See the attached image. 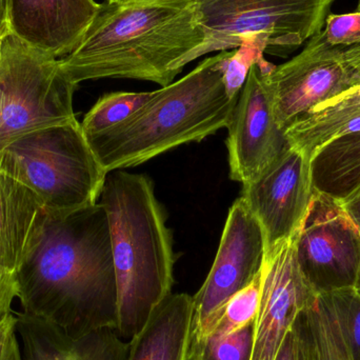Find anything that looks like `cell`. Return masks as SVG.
<instances>
[{"label": "cell", "mask_w": 360, "mask_h": 360, "mask_svg": "<svg viewBox=\"0 0 360 360\" xmlns=\"http://www.w3.org/2000/svg\"><path fill=\"white\" fill-rule=\"evenodd\" d=\"M16 281L23 313L70 336L117 329V283L103 205L44 212Z\"/></svg>", "instance_id": "1"}, {"label": "cell", "mask_w": 360, "mask_h": 360, "mask_svg": "<svg viewBox=\"0 0 360 360\" xmlns=\"http://www.w3.org/2000/svg\"><path fill=\"white\" fill-rule=\"evenodd\" d=\"M203 41L194 0L105 2L79 44L59 61L76 84L128 78L164 88Z\"/></svg>", "instance_id": "2"}, {"label": "cell", "mask_w": 360, "mask_h": 360, "mask_svg": "<svg viewBox=\"0 0 360 360\" xmlns=\"http://www.w3.org/2000/svg\"><path fill=\"white\" fill-rule=\"evenodd\" d=\"M109 221L118 295L117 332L132 340L172 293L175 254L167 216L145 174L108 173L99 197Z\"/></svg>", "instance_id": "3"}, {"label": "cell", "mask_w": 360, "mask_h": 360, "mask_svg": "<svg viewBox=\"0 0 360 360\" xmlns=\"http://www.w3.org/2000/svg\"><path fill=\"white\" fill-rule=\"evenodd\" d=\"M230 51L201 61L184 77L160 90L124 122L86 139L105 172L139 166L162 153L198 143L230 122L239 95L224 84Z\"/></svg>", "instance_id": "4"}, {"label": "cell", "mask_w": 360, "mask_h": 360, "mask_svg": "<svg viewBox=\"0 0 360 360\" xmlns=\"http://www.w3.org/2000/svg\"><path fill=\"white\" fill-rule=\"evenodd\" d=\"M0 170L29 188L46 212L96 205L108 173L78 122L22 135L0 151Z\"/></svg>", "instance_id": "5"}, {"label": "cell", "mask_w": 360, "mask_h": 360, "mask_svg": "<svg viewBox=\"0 0 360 360\" xmlns=\"http://www.w3.org/2000/svg\"><path fill=\"white\" fill-rule=\"evenodd\" d=\"M335 0H194L205 41L188 63L212 52L256 46L287 57L323 31Z\"/></svg>", "instance_id": "6"}, {"label": "cell", "mask_w": 360, "mask_h": 360, "mask_svg": "<svg viewBox=\"0 0 360 360\" xmlns=\"http://www.w3.org/2000/svg\"><path fill=\"white\" fill-rule=\"evenodd\" d=\"M77 86L59 58L8 33L0 46V151L27 133L77 122L73 109Z\"/></svg>", "instance_id": "7"}, {"label": "cell", "mask_w": 360, "mask_h": 360, "mask_svg": "<svg viewBox=\"0 0 360 360\" xmlns=\"http://www.w3.org/2000/svg\"><path fill=\"white\" fill-rule=\"evenodd\" d=\"M272 96L281 130L297 126L315 108L360 82V44H332L323 31L300 54L281 65L257 61Z\"/></svg>", "instance_id": "8"}, {"label": "cell", "mask_w": 360, "mask_h": 360, "mask_svg": "<svg viewBox=\"0 0 360 360\" xmlns=\"http://www.w3.org/2000/svg\"><path fill=\"white\" fill-rule=\"evenodd\" d=\"M294 247L300 271L317 295L354 288L360 232L338 199L315 190Z\"/></svg>", "instance_id": "9"}, {"label": "cell", "mask_w": 360, "mask_h": 360, "mask_svg": "<svg viewBox=\"0 0 360 360\" xmlns=\"http://www.w3.org/2000/svg\"><path fill=\"white\" fill-rule=\"evenodd\" d=\"M266 255L264 230L241 197L230 210L209 275L193 296L192 342L213 329L226 302L249 285Z\"/></svg>", "instance_id": "10"}, {"label": "cell", "mask_w": 360, "mask_h": 360, "mask_svg": "<svg viewBox=\"0 0 360 360\" xmlns=\"http://www.w3.org/2000/svg\"><path fill=\"white\" fill-rule=\"evenodd\" d=\"M314 193L312 160L294 147L243 186L240 197L264 230L266 255L295 236Z\"/></svg>", "instance_id": "11"}, {"label": "cell", "mask_w": 360, "mask_h": 360, "mask_svg": "<svg viewBox=\"0 0 360 360\" xmlns=\"http://www.w3.org/2000/svg\"><path fill=\"white\" fill-rule=\"evenodd\" d=\"M226 129L230 177L243 186L292 147L277 124L272 96L257 63L250 69Z\"/></svg>", "instance_id": "12"}, {"label": "cell", "mask_w": 360, "mask_h": 360, "mask_svg": "<svg viewBox=\"0 0 360 360\" xmlns=\"http://www.w3.org/2000/svg\"><path fill=\"white\" fill-rule=\"evenodd\" d=\"M316 297L298 266L294 237L264 255L251 360H274L296 317Z\"/></svg>", "instance_id": "13"}, {"label": "cell", "mask_w": 360, "mask_h": 360, "mask_svg": "<svg viewBox=\"0 0 360 360\" xmlns=\"http://www.w3.org/2000/svg\"><path fill=\"white\" fill-rule=\"evenodd\" d=\"M99 8L95 0H13L8 30L27 46L59 58L79 44Z\"/></svg>", "instance_id": "14"}, {"label": "cell", "mask_w": 360, "mask_h": 360, "mask_svg": "<svg viewBox=\"0 0 360 360\" xmlns=\"http://www.w3.org/2000/svg\"><path fill=\"white\" fill-rule=\"evenodd\" d=\"M23 360H127L130 344L115 329L103 328L73 338L63 329L25 313H17Z\"/></svg>", "instance_id": "15"}, {"label": "cell", "mask_w": 360, "mask_h": 360, "mask_svg": "<svg viewBox=\"0 0 360 360\" xmlns=\"http://www.w3.org/2000/svg\"><path fill=\"white\" fill-rule=\"evenodd\" d=\"M44 212L29 188L0 170V285L16 297L17 272Z\"/></svg>", "instance_id": "16"}, {"label": "cell", "mask_w": 360, "mask_h": 360, "mask_svg": "<svg viewBox=\"0 0 360 360\" xmlns=\"http://www.w3.org/2000/svg\"><path fill=\"white\" fill-rule=\"evenodd\" d=\"M193 296H167L130 340L127 360H190Z\"/></svg>", "instance_id": "17"}, {"label": "cell", "mask_w": 360, "mask_h": 360, "mask_svg": "<svg viewBox=\"0 0 360 360\" xmlns=\"http://www.w3.org/2000/svg\"><path fill=\"white\" fill-rule=\"evenodd\" d=\"M360 128V82L346 92L315 108L297 126L288 131L292 147L312 160L317 150L336 137Z\"/></svg>", "instance_id": "18"}, {"label": "cell", "mask_w": 360, "mask_h": 360, "mask_svg": "<svg viewBox=\"0 0 360 360\" xmlns=\"http://www.w3.org/2000/svg\"><path fill=\"white\" fill-rule=\"evenodd\" d=\"M315 190L338 200L360 182V131L332 139L312 158Z\"/></svg>", "instance_id": "19"}, {"label": "cell", "mask_w": 360, "mask_h": 360, "mask_svg": "<svg viewBox=\"0 0 360 360\" xmlns=\"http://www.w3.org/2000/svg\"><path fill=\"white\" fill-rule=\"evenodd\" d=\"M313 360H354L342 335L329 294H319L307 309Z\"/></svg>", "instance_id": "20"}, {"label": "cell", "mask_w": 360, "mask_h": 360, "mask_svg": "<svg viewBox=\"0 0 360 360\" xmlns=\"http://www.w3.org/2000/svg\"><path fill=\"white\" fill-rule=\"evenodd\" d=\"M153 92H114L103 95L82 120L84 134L103 132L124 122L143 107Z\"/></svg>", "instance_id": "21"}, {"label": "cell", "mask_w": 360, "mask_h": 360, "mask_svg": "<svg viewBox=\"0 0 360 360\" xmlns=\"http://www.w3.org/2000/svg\"><path fill=\"white\" fill-rule=\"evenodd\" d=\"M255 321L228 334L211 333L191 342L190 360H251Z\"/></svg>", "instance_id": "22"}, {"label": "cell", "mask_w": 360, "mask_h": 360, "mask_svg": "<svg viewBox=\"0 0 360 360\" xmlns=\"http://www.w3.org/2000/svg\"><path fill=\"white\" fill-rule=\"evenodd\" d=\"M262 268L249 285L237 292L226 302L211 332L231 333L255 321L262 298Z\"/></svg>", "instance_id": "23"}, {"label": "cell", "mask_w": 360, "mask_h": 360, "mask_svg": "<svg viewBox=\"0 0 360 360\" xmlns=\"http://www.w3.org/2000/svg\"><path fill=\"white\" fill-rule=\"evenodd\" d=\"M327 294H329L342 335L353 359L360 360V295L354 288Z\"/></svg>", "instance_id": "24"}, {"label": "cell", "mask_w": 360, "mask_h": 360, "mask_svg": "<svg viewBox=\"0 0 360 360\" xmlns=\"http://www.w3.org/2000/svg\"><path fill=\"white\" fill-rule=\"evenodd\" d=\"M264 51L251 46H243L230 51L224 63V84L226 94L231 98L240 94L250 69L264 57Z\"/></svg>", "instance_id": "25"}, {"label": "cell", "mask_w": 360, "mask_h": 360, "mask_svg": "<svg viewBox=\"0 0 360 360\" xmlns=\"http://www.w3.org/2000/svg\"><path fill=\"white\" fill-rule=\"evenodd\" d=\"M307 309L296 317L274 360H313Z\"/></svg>", "instance_id": "26"}, {"label": "cell", "mask_w": 360, "mask_h": 360, "mask_svg": "<svg viewBox=\"0 0 360 360\" xmlns=\"http://www.w3.org/2000/svg\"><path fill=\"white\" fill-rule=\"evenodd\" d=\"M323 33L332 44H360V12L328 15Z\"/></svg>", "instance_id": "27"}, {"label": "cell", "mask_w": 360, "mask_h": 360, "mask_svg": "<svg viewBox=\"0 0 360 360\" xmlns=\"http://www.w3.org/2000/svg\"><path fill=\"white\" fill-rule=\"evenodd\" d=\"M16 327V316L13 314L0 321V360H23Z\"/></svg>", "instance_id": "28"}, {"label": "cell", "mask_w": 360, "mask_h": 360, "mask_svg": "<svg viewBox=\"0 0 360 360\" xmlns=\"http://www.w3.org/2000/svg\"><path fill=\"white\" fill-rule=\"evenodd\" d=\"M342 203L349 217L354 222L360 232V182L344 199L338 200Z\"/></svg>", "instance_id": "29"}, {"label": "cell", "mask_w": 360, "mask_h": 360, "mask_svg": "<svg viewBox=\"0 0 360 360\" xmlns=\"http://www.w3.org/2000/svg\"><path fill=\"white\" fill-rule=\"evenodd\" d=\"M16 298L0 285V321L12 314V302Z\"/></svg>", "instance_id": "30"}, {"label": "cell", "mask_w": 360, "mask_h": 360, "mask_svg": "<svg viewBox=\"0 0 360 360\" xmlns=\"http://www.w3.org/2000/svg\"><path fill=\"white\" fill-rule=\"evenodd\" d=\"M13 0H0V25L8 27Z\"/></svg>", "instance_id": "31"}, {"label": "cell", "mask_w": 360, "mask_h": 360, "mask_svg": "<svg viewBox=\"0 0 360 360\" xmlns=\"http://www.w3.org/2000/svg\"><path fill=\"white\" fill-rule=\"evenodd\" d=\"M8 32H10L8 27H6V25H0V37H1V36L6 35V34L8 33Z\"/></svg>", "instance_id": "32"}, {"label": "cell", "mask_w": 360, "mask_h": 360, "mask_svg": "<svg viewBox=\"0 0 360 360\" xmlns=\"http://www.w3.org/2000/svg\"><path fill=\"white\" fill-rule=\"evenodd\" d=\"M355 291L357 292V293L360 295V269L359 272V276H357L356 283H355L354 285Z\"/></svg>", "instance_id": "33"}, {"label": "cell", "mask_w": 360, "mask_h": 360, "mask_svg": "<svg viewBox=\"0 0 360 360\" xmlns=\"http://www.w3.org/2000/svg\"><path fill=\"white\" fill-rule=\"evenodd\" d=\"M2 124V96L1 92H0V128H1Z\"/></svg>", "instance_id": "34"}, {"label": "cell", "mask_w": 360, "mask_h": 360, "mask_svg": "<svg viewBox=\"0 0 360 360\" xmlns=\"http://www.w3.org/2000/svg\"><path fill=\"white\" fill-rule=\"evenodd\" d=\"M129 1V0H107L108 4H122V2Z\"/></svg>", "instance_id": "35"}, {"label": "cell", "mask_w": 360, "mask_h": 360, "mask_svg": "<svg viewBox=\"0 0 360 360\" xmlns=\"http://www.w3.org/2000/svg\"><path fill=\"white\" fill-rule=\"evenodd\" d=\"M356 12H360V0H359V4H357Z\"/></svg>", "instance_id": "36"}]
</instances>
